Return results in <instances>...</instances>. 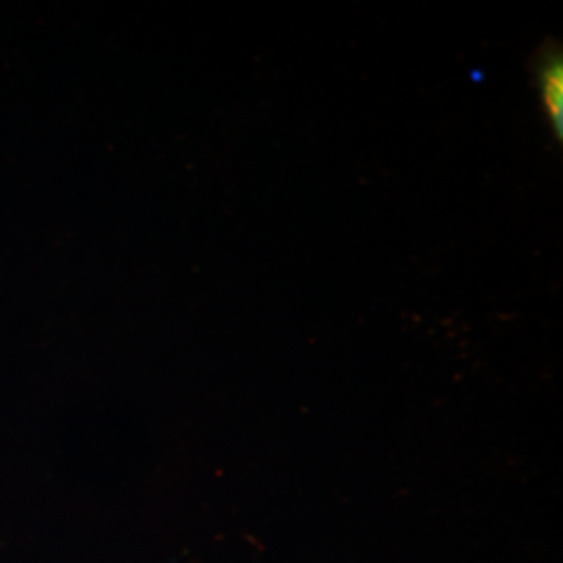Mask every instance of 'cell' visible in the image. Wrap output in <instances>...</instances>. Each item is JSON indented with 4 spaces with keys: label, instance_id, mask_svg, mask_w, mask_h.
Masks as SVG:
<instances>
[{
    "label": "cell",
    "instance_id": "obj_1",
    "mask_svg": "<svg viewBox=\"0 0 563 563\" xmlns=\"http://www.w3.org/2000/svg\"><path fill=\"white\" fill-rule=\"evenodd\" d=\"M532 76L539 92L544 120L553 139L563 141V48L558 41H547L532 59Z\"/></svg>",
    "mask_w": 563,
    "mask_h": 563
}]
</instances>
